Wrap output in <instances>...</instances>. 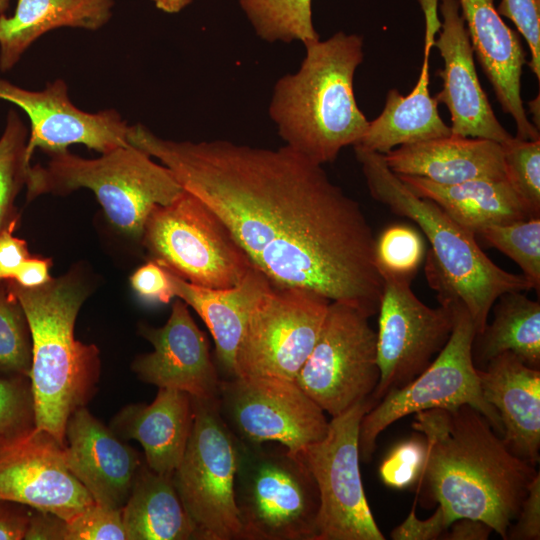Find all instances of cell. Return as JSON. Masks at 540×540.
<instances>
[{
  "label": "cell",
  "mask_w": 540,
  "mask_h": 540,
  "mask_svg": "<svg viewBox=\"0 0 540 540\" xmlns=\"http://www.w3.org/2000/svg\"><path fill=\"white\" fill-rule=\"evenodd\" d=\"M127 138L213 210L273 284L313 291L368 317L378 312L383 280L372 228L322 165L286 145L169 140L141 123L130 125Z\"/></svg>",
  "instance_id": "6da1fadb"
},
{
  "label": "cell",
  "mask_w": 540,
  "mask_h": 540,
  "mask_svg": "<svg viewBox=\"0 0 540 540\" xmlns=\"http://www.w3.org/2000/svg\"><path fill=\"white\" fill-rule=\"evenodd\" d=\"M412 427L427 446L420 481L441 507L446 529L457 519L471 518L506 539L538 473L535 466L515 455L469 405L417 412Z\"/></svg>",
  "instance_id": "7a4b0ae2"
},
{
  "label": "cell",
  "mask_w": 540,
  "mask_h": 540,
  "mask_svg": "<svg viewBox=\"0 0 540 540\" xmlns=\"http://www.w3.org/2000/svg\"><path fill=\"white\" fill-rule=\"evenodd\" d=\"M304 46L299 69L274 85L268 111L285 145L322 165L356 145L368 128L354 94L363 37L339 31Z\"/></svg>",
  "instance_id": "3957f363"
},
{
  "label": "cell",
  "mask_w": 540,
  "mask_h": 540,
  "mask_svg": "<svg viewBox=\"0 0 540 540\" xmlns=\"http://www.w3.org/2000/svg\"><path fill=\"white\" fill-rule=\"evenodd\" d=\"M369 193L393 213L414 221L427 237L425 273L440 305L459 304L468 312L476 335L483 333L499 296L533 289L523 274L496 265L475 235L450 218L436 203L412 192L387 166L383 154L353 146Z\"/></svg>",
  "instance_id": "277c9868"
},
{
  "label": "cell",
  "mask_w": 540,
  "mask_h": 540,
  "mask_svg": "<svg viewBox=\"0 0 540 540\" xmlns=\"http://www.w3.org/2000/svg\"><path fill=\"white\" fill-rule=\"evenodd\" d=\"M26 316L32 345L29 372L35 427L65 444L71 414L92 399L100 379L99 349L74 335L77 314L88 290L75 272L24 288L5 281Z\"/></svg>",
  "instance_id": "5b68a950"
},
{
  "label": "cell",
  "mask_w": 540,
  "mask_h": 540,
  "mask_svg": "<svg viewBox=\"0 0 540 540\" xmlns=\"http://www.w3.org/2000/svg\"><path fill=\"white\" fill-rule=\"evenodd\" d=\"M49 156L45 166L31 165L26 184L28 200L87 188L95 194L112 226L132 239L141 240L154 206L167 205L184 192L169 168L130 143L94 159L68 150Z\"/></svg>",
  "instance_id": "8992f818"
},
{
  "label": "cell",
  "mask_w": 540,
  "mask_h": 540,
  "mask_svg": "<svg viewBox=\"0 0 540 540\" xmlns=\"http://www.w3.org/2000/svg\"><path fill=\"white\" fill-rule=\"evenodd\" d=\"M141 241L151 260L200 287H234L254 266L219 216L185 190L152 208Z\"/></svg>",
  "instance_id": "52a82bcc"
},
{
  "label": "cell",
  "mask_w": 540,
  "mask_h": 540,
  "mask_svg": "<svg viewBox=\"0 0 540 540\" xmlns=\"http://www.w3.org/2000/svg\"><path fill=\"white\" fill-rule=\"evenodd\" d=\"M235 502L243 540H315L320 507L300 456L240 440Z\"/></svg>",
  "instance_id": "ba28073f"
},
{
  "label": "cell",
  "mask_w": 540,
  "mask_h": 540,
  "mask_svg": "<svg viewBox=\"0 0 540 540\" xmlns=\"http://www.w3.org/2000/svg\"><path fill=\"white\" fill-rule=\"evenodd\" d=\"M193 424L172 478L193 521L196 539L237 540L241 523L235 502L240 440L219 410L218 398H193Z\"/></svg>",
  "instance_id": "9c48e42d"
},
{
  "label": "cell",
  "mask_w": 540,
  "mask_h": 540,
  "mask_svg": "<svg viewBox=\"0 0 540 540\" xmlns=\"http://www.w3.org/2000/svg\"><path fill=\"white\" fill-rule=\"evenodd\" d=\"M454 309L451 336L431 364L405 386L388 392L362 417L360 459L369 462L378 436L395 421L420 411L469 405L479 411L502 437L497 411L485 400L473 359L474 324L463 306Z\"/></svg>",
  "instance_id": "30bf717a"
},
{
  "label": "cell",
  "mask_w": 540,
  "mask_h": 540,
  "mask_svg": "<svg viewBox=\"0 0 540 540\" xmlns=\"http://www.w3.org/2000/svg\"><path fill=\"white\" fill-rule=\"evenodd\" d=\"M374 404L368 398L332 417L324 438L299 455L319 492L315 540L385 539L372 515L360 473V422Z\"/></svg>",
  "instance_id": "8fae6325"
},
{
  "label": "cell",
  "mask_w": 540,
  "mask_h": 540,
  "mask_svg": "<svg viewBox=\"0 0 540 540\" xmlns=\"http://www.w3.org/2000/svg\"><path fill=\"white\" fill-rule=\"evenodd\" d=\"M357 308L331 301L295 382L331 417L371 398L380 378L377 334Z\"/></svg>",
  "instance_id": "7c38bea8"
},
{
  "label": "cell",
  "mask_w": 540,
  "mask_h": 540,
  "mask_svg": "<svg viewBox=\"0 0 540 540\" xmlns=\"http://www.w3.org/2000/svg\"><path fill=\"white\" fill-rule=\"evenodd\" d=\"M330 302L304 288L273 284L248 317L235 354V377L295 381L316 343Z\"/></svg>",
  "instance_id": "4fadbf2b"
},
{
  "label": "cell",
  "mask_w": 540,
  "mask_h": 540,
  "mask_svg": "<svg viewBox=\"0 0 540 540\" xmlns=\"http://www.w3.org/2000/svg\"><path fill=\"white\" fill-rule=\"evenodd\" d=\"M220 413L239 440L281 444L299 456L327 434L325 412L294 381L276 377L222 379Z\"/></svg>",
  "instance_id": "5bb4252c"
},
{
  "label": "cell",
  "mask_w": 540,
  "mask_h": 540,
  "mask_svg": "<svg viewBox=\"0 0 540 540\" xmlns=\"http://www.w3.org/2000/svg\"><path fill=\"white\" fill-rule=\"evenodd\" d=\"M383 291L379 305L374 402L422 373L448 342L454 326L452 306L431 308L413 293L411 278L379 269Z\"/></svg>",
  "instance_id": "9a60e30c"
},
{
  "label": "cell",
  "mask_w": 540,
  "mask_h": 540,
  "mask_svg": "<svg viewBox=\"0 0 540 540\" xmlns=\"http://www.w3.org/2000/svg\"><path fill=\"white\" fill-rule=\"evenodd\" d=\"M0 500L66 521L94 503L66 466L64 445L36 427L22 435L0 436Z\"/></svg>",
  "instance_id": "2e32d148"
},
{
  "label": "cell",
  "mask_w": 540,
  "mask_h": 540,
  "mask_svg": "<svg viewBox=\"0 0 540 540\" xmlns=\"http://www.w3.org/2000/svg\"><path fill=\"white\" fill-rule=\"evenodd\" d=\"M0 100L15 104L29 118V159L37 148L50 155L67 151L72 144H82L102 154L129 144L130 125L115 109L96 113L81 110L72 103L63 79L33 91L0 78Z\"/></svg>",
  "instance_id": "e0dca14e"
},
{
  "label": "cell",
  "mask_w": 540,
  "mask_h": 540,
  "mask_svg": "<svg viewBox=\"0 0 540 540\" xmlns=\"http://www.w3.org/2000/svg\"><path fill=\"white\" fill-rule=\"evenodd\" d=\"M139 333L153 346L137 356L131 369L144 383L176 389L193 398H218L221 378L212 360L205 333L192 318L188 305L177 298L162 327L141 325Z\"/></svg>",
  "instance_id": "ac0fdd59"
},
{
  "label": "cell",
  "mask_w": 540,
  "mask_h": 540,
  "mask_svg": "<svg viewBox=\"0 0 540 540\" xmlns=\"http://www.w3.org/2000/svg\"><path fill=\"white\" fill-rule=\"evenodd\" d=\"M443 21L435 40L444 61L439 72L443 81L435 99L450 112L451 134L460 137L487 139L499 144L513 136L496 118L479 81L474 50L458 0H439Z\"/></svg>",
  "instance_id": "d6986e66"
},
{
  "label": "cell",
  "mask_w": 540,
  "mask_h": 540,
  "mask_svg": "<svg viewBox=\"0 0 540 540\" xmlns=\"http://www.w3.org/2000/svg\"><path fill=\"white\" fill-rule=\"evenodd\" d=\"M64 459L95 503L122 509L144 459L114 431L80 407L65 428Z\"/></svg>",
  "instance_id": "ffe728a7"
},
{
  "label": "cell",
  "mask_w": 540,
  "mask_h": 540,
  "mask_svg": "<svg viewBox=\"0 0 540 540\" xmlns=\"http://www.w3.org/2000/svg\"><path fill=\"white\" fill-rule=\"evenodd\" d=\"M477 59L489 79L502 110L516 123L517 138L539 140L521 97L526 54L518 34L498 14L494 0H458Z\"/></svg>",
  "instance_id": "44dd1931"
},
{
  "label": "cell",
  "mask_w": 540,
  "mask_h": 540,
  "mask_svg": "<svg viewBox=\"0 0 540 540\" xmlns=\"http://www.w3.org/2000/svg\"><path fill=\"white\" fill-rule=\"evenodd\" d=\"M439 0H419L425 16L424 55L418 81L412 91L403 96L389 90L381 114L369 121L361 140L354 146L386 154L396 146L412 144L451 134L440 117L438 102L429 92V56L435 34L441 28L438 17Z\"/></svg>",
  "instance_id": "7402d4cb"
},
{
  "label": "cell",
  "mask_w": 540,
  "mask_h": 540,
  "mask_svg": "<svg viewBox=\"0 0 540 540\" xmlns=\"http://www.w3.org/2000/svg\"><path fill=\"white\" fill-rule=\"evenodd\" d=\"M478 369L485 400L497 411L502 439L518 457L536 465L540 459V371L504 352Z\"/></svg>",
  "instance_id": "603a6c76"
},
{
  "label": "cell",
  "mask_w": 540,
  "mask_h": 540,
  "mask_svg": "<svg viewBox=\"0 0 540 540\" xmlns=\"http://www.w3.org/2000/svg\"><path fill=\"white\" fill-rule=\"evenodd\" d=\"M383 156L397 175L418 176L442 185L506 179L501 144L487 139L450 134L401 145Z\"/></svg>",
  "instance_id": "cb8c5ba5"
},
{
  "label": "cell",
  "mask_w": 540,
  "mask_h": 540,
  "mask_svg": "<svg viewBox=\"0 0 540 540\" xmlns=\"http://www.w3.org/2000/svg\"><path fill=\"white\" fill-rule=\"evenodd\" d=\"M192 424V397L180 390L158 388L152 403L123 407L110 428L121 439L141 444L151 470L172 476L183 458Z\"/></svg>",
  "instance_id": "d4e9b609"
},
{
  "label": "cell",
  "mask_w": 540,
  "mask_h": 540,
  "mask_svg": "<svg viewBox=\"0 0 540 540\" xmlns=\"http://www.w3.org/2000/svg\"><path fill=\"white\" fill-rule=\"evenodd\" d=\"M166 271L174 297L192 307L208 327L224 379L235 377V354L248 317L273 283L255 266L237 285L226 289L200 287Z\"/></svg>",
  "instance_id": "484cf974"
},
{
  "label": "cell",
  "mask_w": 540,
  "mask_h": 540,
  "mask_svg": "<svg viewBox=\"0 0 540 540\" xmlns=\"http://www.w3.org/2000/svg\"><path fill=\"white\" fill-rule=\"evenodd\" d=\"M398 177L412 192L436 203L457 224L475 236L490 226L536 217L507 179H476L442 185L418 176Z\"/></svg>",
  "instance_id": "4316f807"
},
{
  "label": "cell",
  "mask_w": 540,
  "mask_h": 540,
  "mask_svg": "<svg viewBox=\"0 0 540 540\" xmlns=\"http://www.w3.org/2000/svg\"><path fill=\"white\" fill-rule=\"evenodd\" d=\"M114 4V0H17L14 14L0 17V70L12 69L31 44L50 30L103 27Z\"/></svg>",
  "instance_id": "83f0119b"
},
{
  "label": "cell",
  "mask_w": 540,
  "mask_h": 540,
  "mask_svg": "<svg viewBox=\"0 0 540 540\" xmlns=\"http://www.w3.org/2000/svg\"><path fill=\"white\" fill-rule=\"evenodd\" d=\"M127 540L196 539V529L175 488L172 476L139 467L121 509Z\"/></svg>",
  "instance_id": "f1b7e54d"
},
{
  "label": "cell",
  "mask_w": 540,
  "mask_h": 540,
  "mask_svg": "<svg viewBox=\"0 0 540 540\" xmlns=\"http://www.w3.org/2000/svg\"><path fill=\"white\" fill-rule=\"evenodd\" d=\"M493 320L476 335L475 358L486 364L510 352L530 367L540 366V303L521 294L506 292L493 304Z\"/></svg>",
  "instance_id": "f546056e"
},
{
  "label": "cell",
  "mask_w": 540,
  "mask_h": 540,
  "mask_svg": "<svg viewBox=\"0 0 540 540\" xmlns=\"http://www.w3.org/2000/svg\"><path fill=\"white\" fill-rule=\"evenodd\" d=\"M256 35L268 43L319 40L312 19V0H239Z\"/></svg>",
  "instance_id": "4dcf8cb0"
},
{
  "label": "cell",
  "mask_w": 540,
  "mask_h": 540,
  "mask_svg": "<svg viewBox=\"0 0 540 540\" xmlns=\"http://www.w3.org/2000/svg\"><path fill=\"white\" fill-rule=\"evenodd\" d=\"M28 130L15 110L7 115L0 137V233L16 227L15 200L27 184L31 159L27 156Z\"/></svg>",
  "instance_id": "1f68e13d"
},
{
  "label": "cell",
  "mask_w": 540,
  "mask_h": 540,
  "mask_svg": "<svg viewBox=\"0 0 540 540\" xmlns=\"http://www.w3.org/2000/svg\"><path fill=\"white\" fill-rule=\"evenodd\" d=\"M487 243L511 258L531 282L540 288V219L532 217L513 223L494 225L480 231Z\"/></svg>",
  "instance_id": "d6a6232c"
},
{
  "label": "cell",
  "mask_w": 540,
  "mask_h": 540,
  "mask_svg": "<svg viewBox=\"0 0 540 540\" xmlns=\"http://www.w3.org/2000/svg\"><path fill=\"white\" fill-rule=\"evenodd\" d=\"M32 345L28 322L17 298L0 282V371L29 377Z\"/></svg>",
  "instance_id": "836d02e7"
},
{
  "label": "cell",
  "mask_w": 540,
  "mask_h": 540,
  "mask_svg": "<svg viewBox=\"0 0 540 540\" xmlns=\"http://www.w3.org/2000/svg\"><path fill=\"white\" fill-rule=\"evenodd\" d=\"M505 176L531 213L540 214V139L512 137L501 144Z\"/></svg>",
  "instance_id": "e575fe53"
},
{
  "label": "cell",
  "mask_w": 540,
  "mask_h": 540,
  "mask_svg": "<svg viewBox=\"0 0 540 540\" xmlns=\"http://www.w3.org/2000/svg\"><path fill=\"white\" fill-rule=\"evenodd\" d=\"M421 235L412 227L393 225L375 238V261L378 270L413 278L424 258Z\"/></svg>",
  "instance_id": "d590c367"
},
{
  "label": "cell",
  "mask_w": 540,
  "mask_h": 540,
  "mask_svg": "<svg viewBox=\"0 0 540 540\" xmlns=\"http://www.w3.org/2000/svg\"><path fill=\"white\" fill-rule=\"evenodd\" d=\"M34 428L35 407L29 377H0V436H18Z\"/></svg>",
  "instance_id": "8d00e7d4"
},
{
  "label": "cell",
  "mask_w": 540,
  "mask_h": 540,
  "mask_svg": "<svg viewBox=\"0 0 540 540\" xmlns=\"http://www.w3.org/2000/svg\"><path fill=\"white\" fill-rule=\"evenodd\" d=\"M427 455L422 436H413L395 445L381 462L378 473L391 489H407L420 481Z\"/></svg>",
  "instance_id": "74e56055"
},
{
  "label": "cell",
  "mask_w": 540,
  "mask_h": 540,
  "mask_svg": "<svg viewBox=\"0 0 540 540\" xmlns=\"http://www.w3.org/2000/svg\"><path fill=\"white\" fill-rule=\"evenodd\" d=\"M65 540H127L121 509L92 503L66 521Z\"/></svg>",
  "instance_id": "f35d334b"
},
{
  "label": "cell",
  "mask_w": 540,
  "mask_h": 540,
  "mask_svg": "<svg viewBox=\"0 0 540 540\" xmlns=\"http://www.w3.org/2000/svg\"><path fill=\"white\" fill-rule=\"evenodd\" d=\"M501 17L510 19L526 40L531 60L528 65L540 79V0H501L496 8Z\"/></svg>",
  "instance_id": "ab89813d"
},
{
  "label": "cell",
  "mask_w": 540,
  "mask_h": 540,
  "mask_svg": "<svg viewBox=\"0 0 540 540\" xmlns=\"http://www.w3.org/2000/svg\"><path fill=\"white\" fill-rule=\"evenodd\" d=\"M133 290L145 301L168 304L174 298L167 271L150 260L130 277Z\"/></svg>",
  "instance_id": "60d3db41"
},
{
  "label": "cell",
  "mask_w": 540,
  "mask_h": 540,
  "mask_svg": "<svg viewBox=\"0 0 540 540\" xmlns=\"http://www.w3.org/2000/svg\"><path fill=\"white\" fill-rule=\"evenodd\" d=\"M517 522L510 525L506 539L539 540L540 539V474L531 481L527 494L516 517Z\"/></svg>",
  "instance_id": "b9f144b4"
},
{
  "label": "cell",
  "mask_w": 540,
  "mask_h": 540,
  "mask_svg": "<svg viewBox=\"0 0 540 540\" xmlns=\"http://www.w3.org/2000/svg\"><path fill=\"white\" fill-rule=\"evenodd\" d=\"M415 505L408 517L395 527L390 537L393 540H436L440 539L446 530L444 516L438 505L434 514L425 520L419 519L415 514Z\"/></svg>",
  "instance_id": "7bdbcfd3"
},
{
  "label": "cell",
  "mask_w": 540,
  "mask_h": 540,
  "mask_svg": "<svg viewBox=\"0 0 540 540\" xmlns=\"http://www.w3.org/2000/svg\"><path fill=\"white\" fill-rule=\"evenodd\" d=\"M14 229L0 233V282L12 280L20 265L31 256L27 243L13 235Z\"/></svg>",
  "instance_id": "ee69618b"
},
{
  "label": "cell",
  "mask_w": 540,
  "mask_h": 540,
  "mask_svg": "<svg viewBox=\"0 0 540 540\" xmlns=\"http://www.w3.org/2000/svg\"><path fill=\"white\" fill-rule=\"evenodd\" d=\"M66 520L45 511L30 508L26 540H65Z\"/></svg>",
  "instance_id": "f6af8a7d"
},
{
  "label": "cell",
  "mask_w": 540,
  "mask_h": 540,
  "mask_svg": "<svg viewBox=\"0 0 540 540\" xmlns=\"http://www.w3.org/2000/svg\"><path fill=\"white\" fill-rule=\"evenodd\" d=\"M30 508L0 500V540H22L29 522Z\"/></svg>",
  "instance_id": "bcb514c9"
},
{
  "label": "cell",
  "mask_w": 540,
  "mask_h": 540,
  "mask_svg": "<svg viewBox=\"0 0 540 540\" xmlns=\"http://www.w3.org/2000/svg\"><path fill=\"white\" fill-rule=\"evenodd\" d=\"M51 265L50 258L30 256L20 265L12 281L24 288L42 286L52 279L49 274Z\"/></svg>",
  "instance_id": "7dc6e473"
},
{
  "label": "cell",
  "mask_w": 540,
  "mask_h": 540,
  "mask_svg": "<svg viewBox=\"0 0 540 540\" xmlns=\"http://www.w3.org/2000/svg\"><path fill=\"white\" fill-rule=\"evenodd\" d=\"M493 530L481 520L460 518L453 521L440 539L448 540H486Z\"/></svg>",
  "instance_id": "c3c4849f"
},
{
  "label": "cell",
  "mask_w": 540,
  "mask_h": 540,
  "mask_svg": "<svg viewBox=\"0 0 540 540\" xmlns=\"http://www.w3.org/2000/svg\"><path fill=\"white\" fill-rule=\"evenodd\" d=\"M155 6L166 13H178L188 6L192 0H152Z\"/></svg>",
  "instance_id": "681fc988"
},
{
  "label": "cell",
  "mask_w": 540,
  "mask_h": 540,
  "mask_svg": "<svg viewBox=\"0 0 540 540\" xmlns=\"http://www.w3.org/2000/svg\"><path fill=\"white\" fill-rule=\"evenodd\" d=\"M9 0H0V17L5 15V11L8 7Z\"/></svg>",
  "instance_id": "f907efd6"
}]
</instances>
